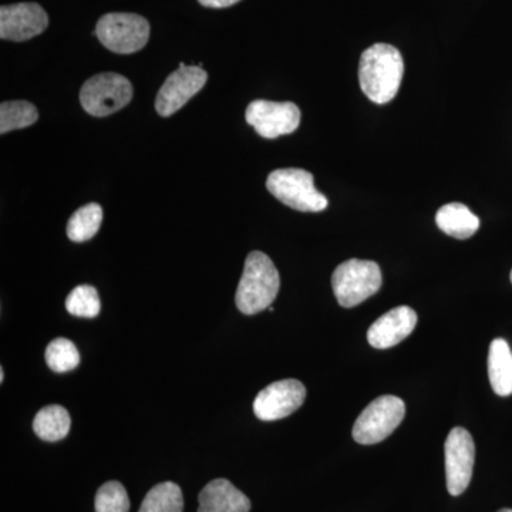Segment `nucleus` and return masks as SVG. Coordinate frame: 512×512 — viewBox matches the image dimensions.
<instances>
[{"label": "nucleus", "mask_w": 512, "mask_h": 512, "mask_svg": "<svg viewBox=\"0 0 512 512\" xmlns=\"http://www.w3.org/2000/svg\"><path fill=\"white\" fill-rule=\"evenodd\" d=\"M245 119L264 138L292 134L301 124V110L293 103L254 100L249 104Z\"/></svg>", "instance_id": "10"}, {"label": "nucleus", "mask_w": 512, "mask_h": 512, "mask_svg": "<svg viewBox=\"0 0 512 512\" xmlns=\"http://www.w3.org/2000/svg\"><path fill=\"white\" fill-rule=\"evenodd\" d=\"M39 119V111L25 100L3 101L0 104V133L33 126Z\"/></svg>", "instance_id": "20"}, {"label": "nucleus", "mask_w": 512, "mask_h": 512, "mask_svg": "<svg viewBox=\"0 0 512 512\" xmlns=\"http://www.w3.org/2000/svg\"><path fill=\"white\" fill-rule=\"evenodd\" d=\"M96 512H128L130 500L124 485L119 481H109L101 485L94 501Z\"/></svg>", "instance_id": "23"}, {"label": "nucleus", "mask_w": 512, "mask_h": 512, "mask_svg": "<svg viewBox=\"0 0 512 512\" xmlns=\"http://www.w3.org/2000/svg\"><path fill=\"white\" fill-rule=\"evenodd\" d=\"M511 282H512V271H511Z\"/></svg>", "instance_id": "27"}, {"label": "nucleus", "mask_w": 512, "mask_h": 512, "mask_svg": "<svg viewBox=\"0 0 512 512\" xmlns=\"http://www.w3.org/2000/svg\"><path fill=\"white\" fill-rule=\"evenodd\" d=\"M404 74L402 53L387 43H376L360 57L359 83L367 99L386 104L399 93Z\"/></svg>", "instance_id": "1"}, {"label": "nucleus", "mask_w": 512, "mask_h": 512, "mask_svg": "<svg viewBox=\"0 0 512 512\" xmlns=\"http://www.w3.org/2000/svg\"><path fill=\"white\" fill-rule=\"evenodd\" d=\"M198 512H249L251 501L234 484L217 478L202 488Z\"/></svg>", "instance_id": "14"}, {"label": "nucleus", "mask_w": 512, "mask_h": 512, "mask_svg": "<svg viewBox=\"0 0 512 512\" xmlns=\"http://www.w3.org/2000/svg\"><path fill=\"white\" fill-rule=\"evenodd\" d=\"M306 387L295 379L279 380L258 393L254 413L259 420L275 421L295 413L305 403Z\"/></svg>", "instance_id": "11"}, {"label": "nucleus", "mask_w": 512, "mask_h": 512, "mask_svg": "<svg viewBox=\"0 0 512 512\" xmlns=\"http://www.w3.org/2000/svg\"><path fill=\"white\" fill-rule=\"evenodd\" d=\"M239 2H241V0H198L200 5L210 9H227L237 5Z\"/></svg>", "instance_id": "24"}, {"label": "nucleus", "mask_w": 512, "mask_h": 512, "mask_svg": "<svg viewBox=\"0 0 512 512\" xmlns=\"http://www.w3.org/2000/svg\"><path fill=\"white\" fill-rule=\"evenodd\" d=\"M133 99V86L127 77L101 73L87 80L80 90V103L86 113L107 117L126 107Z\"/></svg>", "instance_id": "6"}, {"label": "nucleus", "mask_w": 512, "mask_h": 512, "mask_svg": "<svg viewBox=\"0 0 512 512\" xmlns=\"http://www.w3.org/2000/svg\"><path fill=\"white\" fill-rule=\"evenodd\" d=\"M70 426H72L70 414L64 407L56 404L43 407L33 420L36 436L49 443L63 440L69 434Z\"/></svg>", "instance_id": "17"}, {"label": "nucleus", "mask_w": 512, "mask_h": 512, "mask_svg": "<svg viewBox=\"0 0 512 512\" xmlns=\"http://www.w3.org/2000/svg\"><path fill=\"white\" fill-rule=\"evenodd\" d=\"M150 30V22L136 13H107L97 22L94 35L110 52L131 55L146 47Z\"/></svg>", "instance_id": "5"}, {"label": "nucleus", "mask_w": 512, "mask_h": 512, "mask_svg": "<svg viewBox=\"0 0 512 512\" xmlns=\"http://www.w3.org/2000/svg\"><path fill=\"white\" fill-rule=\"evenodd\" d=\"M183 491L177 484L165 481L148 491L138 512H183Z\"/></svg>", "instance_id": "19"}, {"label": "nucleus", "mask_w": 512, "mask_h": 512, "mask_svg": "<svg viewBox=\"0 0 512 512\" xmlns=\"http://www.w3.org/2000/svg\"><path fill=\"white\" fill-rule=\"evenodd\" d=\"M446 456V477L448 493L457 497L467 490L473 477L476 463V444L463 427H456L448 433L444 444Z\"/></svg>", "instance_id": "8"}, {"label": "nucleus", "mask_w": 512, "mask_h": 512, "mask_svg": "<svg viewBox=\"0 0 512 512\" xmlns=\"http://www.w3.org/2000/svg\"><path fill=\"white\" fill-rule=\"evenodd\" d=\"M383 284L380 266L373 261L349 259L335 269L332 288L343 308H355L380 291Z\"/></svg>", "instance_id": "4"}, {"label": "nucleus", "mask_w": 512, "mask_h": 512, "mask_svg": "<svg viewBox=\"0 0 512 512\" xmlns=\"http://www.w3.org/2000/svg\"><path fill=\"white\" fill-rule=\"evenodd\" d=\"M101 308L99 293L94 286L80 285L69 293L66 309L77 318L93 319L99 316Z\"/></svg>", "instance_id": "21"}, {"label": "nucleus", "mask_w": 512, "mask_h": 512, "mask_svg": "<svg viewBox=\"0 0 512 512\" xmlns=\"http://www.w3.org/2000/svg\"><path fill=\"white\" fill-rule=\"evenodd\" d=\"M488 377L494 393L501 397L512 394V352L504 339H494L488 350Z\"/></svg>", "instance_id": "15"}, {"label": "nucleus", "mask_w": 512, "mask_h": 512, "mask_svg": "<svg viewBox=\"0 0 512 512\" xmlns=\"http://www.w3.org/2000/svg\"><path fill=\"white\" fill-rule=\"evenodd\" d=\"M49 26V15L39 3L25 2L0 8V37L10 42H26L42 35Z\"/></svg>", "instance_id": "12"}, {"label": "nucleus", "mask_w": 512, "mask_h": 512, "mask_svg": "<svg viewBox=\"0 0 512 512\" xmlns=\"http://www.w3.org/2000/svg\"><path fill=\"white\" fill-rule=\"evenodd\" d=\"M406 416V404L400 397L380 396L357 417L353 439L363 446L386 440Z\"/></svg>", "instance_id": "7"}, {"label": "nucleus", "mask_w": 512, "mask_h": 512, "mask_svg": "<svg viewBox=\"0 0 512 512\" xmlns=\"http://www.w3.org/2000/svg\"><path fill=\"white\" fill-rule=\"evenodd\" d=\"M436 222L444 234L457 239L471 238L480 228L477 215L460 202H451L441 207L437 212Z\"/></svg>", "instance_id": "16"}, {"label": "nucleus", "mask_w": 512, "mask_h": 512, "mask_svg": "<svg viewBox=\"0 0 512 512\" xmlns=\"http://www.w3.org/2000/svg\"><path fill=\"white\" fill-rule=\"evenodd\" d=\"M279 288L281 276L272 259L264 252H251L245 261L244 274L235 296L237 308L244 315L265 311L275 301Z\"/></svg>", "instance_id": "2"}, {"label": "nucleus", "mask_w": 512, "mask_h": 512, "mask_svg": "<svg viewBox=\"0 0 512 512\" xmlns=\"http://www.w3.org/2000/svg\"><path fill=\"white\" fill-rule=\"evenodd\" d=\"M103 221V210L99 204L84 205L67 222V237L73 242L90 241L99 232Z\"/></svg>", "instance_id": "18"}, {"label": "nucleus", "mask_w": 512, "mask_h": 512, "mask_svg": "<svg viewBox=\"0 0 512 512\" xmlns=\"http://www.w3.org/2000/svg\"><path fill=\"white\" fill-rule=\"evenodd\" d=\"M3 380H5V372H3V369H0V382L3 383Z\"/></svg>", "instance_id": "25"}, {"label": "nucleus", "mask_w": 512, "mask_h": 512, "mask_svg": "<svg viewBox=\"0 0 512 512\" xmlns=\"http://www.w3.org/2000/svg\"><path fill=\"white\" fill-rule=\"evenodd\" d=\"M46 363L53 372L66 373L76 369L80 363V353L69 339L52 340L46 349Z\"/></svg>", "instance_id": "22"}, {"label": "nucleus", "mask_w": 512, "mask_h": 512, "mask_svg": "<svg viewBox=\"0 0 512 512\" xmlns=\"http://www.w3.org/2000/svg\"><path fill=\"white\" fill-rule=\"evenodd\" d=\"M498 512H512L511 508H503V510H500Z\"/></svg>", "instance_id": "26"}, {"label": "nucleus", "mask_w": 512, "mask_h": 512, "mask_svg": "<svg viewBox=\"0 0 512 512\" xmlns=\"http://www.w3.org/2000/svg\"><path fill=\"white\" fill-rule=\"evenodd\" d=\"M208 80V73L201 66L180 67L165 79L160 92L157 94L156 110L161 117H170L183 109L195 96L200 93Z\"/></svg>", "instance_id": "9"}, {"label": "nucleus", "mask_w": 512, "mask_h": 512, "mask_svg": "<svg viewBox=\"0 0 512 512\" xmlns=\"http://www.w3.org/2000/svg\"><path fill=\"white\" fill-rule=\"evenodd\" d=\"M417 320V313L410 306H399L384 313L370 326L367 340L375 349L393 348L412 335Z\"/></svg>", "instance_id": "13"}, {"label": "nucleus", "mask_w": 512, "mask_h": 512, "mask_svg": "<svg viewBox=\"0 0 512 512\" xmlns=\"http://www.w3.org/2000/svg\"><path fill=\"white\" fill-rule=\"evenodd\" d=\"M272 195L292 210L320 212L328 208V198L316 190L315 178L302 168H281L272 171L266 180Z\"/></svg>", "instance_id": "3"}]
</instances>
